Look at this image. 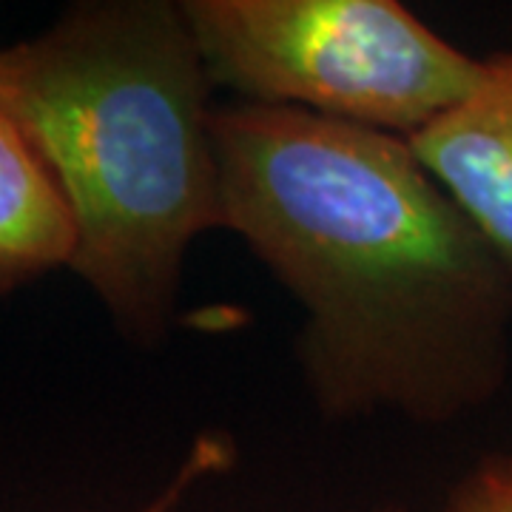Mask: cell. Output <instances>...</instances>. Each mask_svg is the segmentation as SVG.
<instances>
[{
    "label": "cell",
    "instance_id": "cell-1",
    "mask_svg": "<svg viewBox=\"0 0 512 512\" xmlns=\"http://www.w3.org/2000/svg\"><path fill=\"white\" fill-rule=\"evenodd\" d=\"M211 128L222 231L302 308L319 413L450 424L493 399L512 274L407 140L239 100Z\"/></svg>",
    "mask_w": 512,
    "mask_h": 512
},
{
    "label": "cell",
    "instance_id": "cell-2",
    "mask_svg": "<svg viewBox=\"0 0 512 512\" xmlns=\"http://www.w3.org/2000/svg\"><path fill=\"white\" fill-rule=\"evenodd\" d=\"M211 92L171 0L74 3L0 49V117L72 208L69 271L143 348L174 325L191 245L222 228Z\"/></svg>",
    "mask_w": 512,
    "mask_h": 512
},
{
    "label": "cell",
    "instance_id": "cell-3",
    "mask_svg": "<svg viewBox=\"0 0 512 512\" xmlns=\"http://www.w3.org/2000/svg\"><path fill=\"white\" fill-rule=\"evenodd\" d=\"M183 12L214 89L402 140L484 69L396 0H183Z\"/></svg>",
    "mask_w": 512,
    "mask_h": 512
},
{
    "label": "cell",
    "instance_id": "cell-4",
    "mask_svg": "<svg viewBox=\"0 0 512 512\" xmlns=\"http://www.w3.org/2000/svg\"><path fill=\"white\" fill-rule=\"evenodd\" d=\"M407 143L512 274V49L484 57L476 89Z\"/></svg>",
    "mask_w": 512,
    "mask_h": 512
},
{
    "label": "cell",
    "instance_id": "cell-5",
    "mask_svg": "<svg viewBox=\"0 0 512 512\" xmlns=\"http://www.w3.org/2000/svg\"><path fill=\"white\" fill-rule=\"evenodd\" d=\"M77 228L49 168L18 128L0 117V293L69 268Z\"/></svg>",
    "mask_w": 512,
    "mask_h": 512
},
{
    "label": "cell",
    "instance_id": "cell-6",
    "mask_svg": "<svg viewBox=\"0 0 512 512\" xmlns=\"http://www.w3.org/2000/svg\"><path fill=\"white\" fill-rule=\"evenodd\" d=\"M231 461H234V444L217 433H205L191 444V450L185 453L183 464L177 467L171 481L137 512H177L197 484L217 473H225Z\"/></svg>",
    "mask_w": 512,
    "mask_h": 512
},
{
    "label": "cell",
    "instance_id": "cell-7",
    "mask_svg": "<svg viewBox=\"0 0 512 512\" xmlns=\"http://www.w3.org/2000/svg\"><path fill=\"white\" fill-rule=\"evenodd\" d=\"M447 512H512V456H487L458 481Z\"/></svg>",
    "mask_w": 512,
    "mask_h": 512
},
{
    "label": "cell",
    "instance_id": "cell-8",
    "mask_svg": "<svg viewBox=\"0 0 512 512\" xmlns=\"http://www.w3.org/2000/svg\"><path fill=\"white\" fill-rule=\"evenodd\" d=\"M379 512H404L402 507H384V510H379Z\"/></svg>",
    "mask_w": 512,
    "mask_h": 512
}]
</instances>
